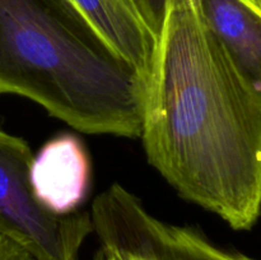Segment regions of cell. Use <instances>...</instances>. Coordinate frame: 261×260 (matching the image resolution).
<instances>
[{
    "mask_svg": "<svg viewBox=\"0 0 261 260\" xmlns=\"http://www.w3.org/2000/svg\"><path fill=\"white\" fill-rule=\"evenodd\" d=\"M32 161L24 140L0 129V236L35 260H78L93 232L91 213L55 214L45 208L31 183Z\"/></svg>",
    "mask_w": 261,
    "mask_h": 260,
    "instance_id": "obj_3",
    "label": "cell"
},
{
    "mask_svg": "<svg viewBox=\"0 0 261 260\" xmlns=\"http://www.w3.org/2000/svg\"><path fill=\"white\" fill-rule=\"evenodd\" d=\"M101 251H102V257H103V260H121L116 254H115V252L110 251V250L101 247Z\"/></svg>",
    "mask_w": 261,
    "mask_h": 260,
    "instance_id": "obj_10",
    "label": "cell"
},
{
    "mask_svg": "<svg viewBox=\"0 0 261 260\" xmlns=\"http://www.w3.org/2000/svg\"><path fill=\"white\" fill-rule=\"evenodd\" d=\"M31 183L36 198L53 213L78 211L91 183V162L82 140L73 134L48 140L33 157Z\"/></svg>",
    "mask_w": 261,
    "mask_h": 260,
    "instance_id": "obj_5",
    "label": "cell"
},
{
    "mask_svg": "<svg viewBox=\"0 0 261 260\" xmlns=\"http://www.w3.org/2000/svg\"><path fill=\"white\" fill-rule=\"evenodd\" d=\"M147 27L157 40L167 12L170 0H134Z\"/></svg>",
    "mask_w": 261,
    "mask_h": 260,
    "instance_id": "obj_8",
    "label": "cell"
},
{
    "mask_svg": "<svg viewBox=\"0 0 261 260\" xmlns=\"http://www.w3.org/2000/svg\"><path fill=\"white\" fill-rule=\"evenodd\" d=\"M257 10H259V9H257Z\"/></svg>",
    "mask_w": 261,
    "mask_h": 260,
    "instance_id": "obj_13",
    "label": "cell"
},
{
    "mask_svg": "<svg viewBox=\"0 0 261 260\" xmlns=\"http://www.w3.org/2000/svg\"><path fill=\"white\" fill-rule=\"evenodd\" d=\"M140 138L184 199L250 229L261 211V101L205 24L170 0L145 81Z\"/></svg>",
    "mask_w": 261,
    "mask_h": 260,
    "instance_id": "obj_1",
    "label": "cell"
},
{
    "mask_svg": "<svg viewBox=\"0 0 261 260\" xmlns=\"http://www.w3.org/2000/svg\"><path fill=\"white\" fill-rule=\"evenodd\" d=\"M0 260H35L25 250L0 236Z\"/></svg>",
    "mask_w": 261,
    "mask_h": 260,
    "instance_id": "obj_9",
    "label": "cell"
},
{
    "mask_svg": "<svg viewBox=\"0 0 261 260\" xmlns=\"http://www.w3.org/2000/svg\"><path fill=\"white\" fill-rule=\"evenodd\" d=\"M94 260H103V257H102V251H101V249H99L98 251H97L96 256H94Z\"/></svg>",
    "mask_w": 261,
    "mask_h": 260,
    "instance_id": "obj_12",
    "label": "cell"
},
{
    "mask_svg": "<svg viewBox=\"0 0 261 260\" xmlns=\"http://www.w3.org/2000/svg\"><path fill=\"white\" fill-rule=\"evenodd\" d=\"M247 2H249L250 4L254 5V7L256 8V9H259L260 12H261V0H247Z\"/></svg>",
    "mask_w": 261,
    "mask_h": 260,
    "instance_id": "obj_11",
    "label": "cell"
},
{
    "mask_svg": "<svg viewBox=\"0 0 261 260\" xmlns=\"http://www.w3.org/2000/svg\"><path fill=\"white\" fill-rule=\"evenodd\" d=\"M203 19L261 101V12L246 0H198Z\"/></svg>",
    "mask_w": 261,
    "mask_h": 260,
    "instance_id": "obj_6",
    "label": "cell"
},
{
    "mask_svg": "<svg viewBox=\"0 0 261 260\" xmlns=\"http://www.w3.org/2000/svg\"><path fill=\"white\" fill-rule=\"evenodd\" d=\"M91 218L102 247L121 260H254L214 246L195 229L160 221L117 184L94 199Z\"/></svg>",
    "mask_w": 261,
    "mask_h": 260,
    "instance_id": "obj_4",
    "label": "cell"
},
{
    "mask_svg": "<svg viewBox=\"0 0 261 260\" xmlns=\"http://www.w3.org/2000/svg\"><path fill=\"white\" fill-rule=\"evenodd\" d=\"M4 93L87 134H142L144 76L71 0H0Z\"/></svg>",
    "mask_w": 261,
    "mask_h": 260,
    "instance_id": "obj_2",
    "label": "cell"
},
{
    "mask_svg": "<svg viewBox=\"0 0 261 260\" xmlns=\"http://www.w3.org/2000/svg\"><path fill=\"white\" fill-rule=\"evenodd\" d=\"M105 40L140 71L149 74L155 37L134 0H71Z\"/></svg>",
    "mask_w": 261,
    "mask_h": 260,
    "instance_id": "obj_7",
    "label": "cell"
}]
</instances>
